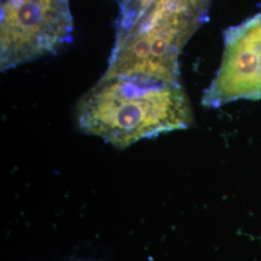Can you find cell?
Masks as SVG:
<instances>
[{"instance_id": "obj_5", "label": "cell", "mask_w": 261, "mask_h": 261, "mask_svg": "<svg viewBox=\"0 0 261 261\" xmlns=\"http://www.w3.org/2000/svg\"><path fill=\"white\" fill-rule=\"evenodd\" d=\"M79 261H91V260H79Z\"/></svg>"}, {"instance_id": "obj_2", "label": "cell", "mask_w": 261, "mask_h": 261, "mask_svg": "<svg viewBox=\"0 0 261 261\" xmlns=\"http://www.w3.org/2000/svg\"><path fill=\"white\" fill-rule=\"evenodd\" d=\"M210 0H155L123 25L106 74L155 75L180 82L178 56L204 21Z\"/></svg>"}, {"instance_id": "obj_1", "label": "cell", "mask_w": 261, "mask_h": 261, "mask_svg": "<svg viewBox=\"0 0 261 261\" xmlns=\"http://www.w3.org/2000/svg\"><path fill=\"white\" fill-rule=\"evenodd\" d=\"M80 130L118 149L193 122L189 99L180 82L144 74H106L75 106Z\"/></svg>"}, {"instance_id": "obj_4", "label": "cell", "mask_w": 261, "mask_h": 261, "mask_svg": "<svg viewBox=\"0 0 261 261\" xmlns=\"http://www.w3.org/2000/svg\"><path fill=\"white\" fill-rule=\"evenodd\" d=\"M224 55L202 105L219 108L237 100L261 99V11L224 32Z\"/></svg>"}, {"instance_id": "obj_3", "label": "cell", "mask_w": 261, "mask_h": 261, "mask_svg": "<svg viewBox=\"0 0 261 261\" xmlns=\"http://www.w3.org/2000/svg\"><path fill=\"white\" fill-rule=\"evenodd\" d=\"M73 29L68 0H1V70L56 54Z\"/></svg>"}]
</instances>
